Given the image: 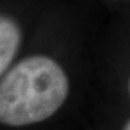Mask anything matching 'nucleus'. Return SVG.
<instances>
[{"mask_svg": "<svg viewBox=\"0 0 130 130\" xmlns=\"http://www.w3.org/2000/svg\"><path fill=\"white\" fill-rule=\"evenodd\" d=\"M68 93L60 65L50 57H28L0 81V123L21 126L45 121L60 108Z\"/></svg>", "mask_w": 130, "mask_h": 130, "instance_id": "nucleus-1", "label": "nucleus"}, {"mask_svg": "<svg viewBox=\"0 0 130 130\" xmlns=\"http://www.w3.org/2000/svg\"><path fill=\"white\" fill-rule=\"evenodd\" d=\"M124 128H125V129H126V130H130V121H129V122H128V123H126V125H125V126H124Z\"/></svg>", "mask_w": 130, "mask_h": 130, "instance_id": "nucleus-3", "label": "nucleus"}, {"mask_svg": "<svg viewBox=\"0 0 130 130\" xmlns=\"http://www.w3.org/2000/svg\"><path fill=\"white\" fill-rule=\"evenodd\" d=\"M21 29L12 18L0 14V76L9 68L21 45Z\"/></svg>", "mask_w": 130, "mask_h": 130, "instance_id": "nucleus-2", "label": "nucleus"}, {"mask_svg": "<svg viewBox=\"0 0 130 130\" xmlns=\"http://www.w3.org/2000/svg\"><path fill=\"white\" fill-rule=\"evenodd\" d=\"M129 87H130V84H129Z\"/></svg>", "mask_w": 130, "mask_h": 130, "instance_id": "nucleus-4", "label": "nucleus"}]
</instances>
